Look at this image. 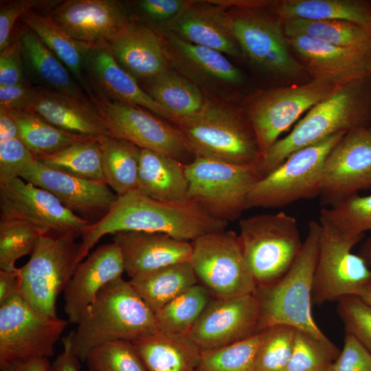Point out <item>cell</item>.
<instances>
[{
	"mask_svg": "<svg viewBox=\"0 0 371 371\" xmlns=\"http://www.w3.org/2000/svg\"><path fill=\"white\" fill-rule=\"evenodd\" d=\"M212 298L201 284L194 285L155 313L157 330L187 337Z\"/></svg>",
	"mask_w": 371,
	"mask_h": 371,
	"instance_id": "cell-39",
	"label": "cell"
},
{
	"mask_svg": "<svg viewBox=\"0 0 371 371\" xmlns=\"http://www.w3.org/2000/svg\"><path fill=\"white\" fill-rule=\"evenodd\" d=\"M59 1L16 0L3 1L0 9V52L7 47L12 41V32L19 19L36 8L50 10Z\"/></svg>",
	"mask_w": 371,
	"mask_h": 371,
	"instance_id": "cell-49",
	"label": "cell"
},
{
	"mask_svg": "<svg viewBox=\"0 0 371 371\" xmlns=\"http://www.w3.org/2000/svg\"><path fill=\"white\" fill-rule=\"evenodd\" d=\"M20 21L34 32L62 61L86 91L83 66L85 55L89 48L68 35L47 14H41L32 10L24 14Z\"/></svg>",
	"mask_w": 371,
	"mask_h": 371,
	"instance_id": "cell-36",
	"label": "cell"
},
{
	"mask_svg": "<svg viewBox=\"0 0 371 371\" xmlns=\"http://www.w3.org/2000/svg\"><path fill=\"white\" fill-rule=\"evenodd\" d=\"M188 181L185 164L171 157L142 149L137 190L161 201L188 200Z\"/></svg>",
	"mask_w": 371,
	"mask_h": 371,
	"instance_id": "cell-29",
	"label": "cell"
},
{
	"mask_svg": "<svg viewBox=\"0 0 371 371\" xmlns=\"http://www.w3.org/2000/svg\"><path fill=\"white\" fill-rule=\"evenodd\" d=\"M228 223L212 217L192 200L161 201L135 190L118 196L106 216L84 229L78 260L82 262L107 234L126 231L159 232L192 242L202 235L225 230Z\"/></svg>",
	"mask_w": 371,
	"mask_h": 371,
	"instance_id": "cell-1",
	"label": "cell"
},
{
	"mask_svg": "<svg viewBox=\"0 0 371 371\" xmlns=\"http://www.w3.org/2000/svg\"><path fill=\"white\" fill-rule=\"evenodd\" d=\"M17 36L25 76L35 86L77 98H89L67 67L34 32L23 25Z\"/></svg>",
	"mask_w": 371,
	"mask_h": 371,
	"instance_id": "cell-28",
	"label": "cell"
},
{
	"mask_svg": "<svg viewBox=\"0 0 371 371\" xmlns=\"http://www.w3.org/2000/svg\"><path fill=\"white\" fill-rule=\"evenodd\" d=\"M340 88L313 79L300 85L267 90L255 98L247 117L256 135L262 157L300 116Z\"/></svg>",
	"mask_w": 371,
	"mask_h": 371,
	"instance_id": "cell-12",
	"label": "cell"
},
{
	"mask_svg": "<svg viewBox=\"0 0 371 371\" xmlns=\"http://www.w3.org/2000/svg\"><path fill=\"white\" fill-rule=\"evenodd\" d=\"M358 254L365 260L371 269V236L361 244Z\"/></svg>",
	"mask_w": 371,
	"mask_h": 371,
	"instance_id": "cell-57",
	"label": "cell"
},
{
	"mask_svg": "<svg viewBox=\"0 0 371 371\" xmlns=\"http://www.w3.org/2000/svg\"><path fill=\"white\" fill-rule=\"evenodd\" d=\"M20 295L18 268L12 271L0 270V306Z\"/></svg>",
	"mask_w": 371,
	"mask_h": 371,
	"instance_id": "cell-55",
	"label": "cell"
},
{
	"mask_svg": "<svg viewBox=\"0 0 371 371\" xmlns=\"http://www.w3.org/2000/svg\"><path fill=\"white\" fill-rule=\"evenodd\" d=\"M62 343L63 350L51 363V371H80V359L72 350L70 333Z\"/></svg>",
	"mask_w": 371,
	"mask_h": 371,
	"instance_id": "cell-54",
	"label": "cell"
},
{
	"mask_svg": "<svg viewBox=\"0 0 371 371\" xmlns=\"http://www.w3.org/2000/svg\"><path fill=\"white\" fill-rule=\"evenodd\" d=\"M168 32L186 42L224 54L239 56L242 54L234 34L232 16L218 5L188 1L168 22Z\"/></svg>",
	"mask_w": 371,
	"mask_h": 371,
	"instance_id": "cell-25",
	"label": "cell"
},
{
	"mask_svg": "<svg viewBox=\"0 0 371 371\" xmlns=\"http://www.w3.org/2000/svg\"><path fill=\"white\" fill-rule=\"evenodd\" d=\"M295 328L276 325L263 330L255 362V371H288Z\"/></svg>",
	"mask_w": 371,
	"mask_h": 371,
	"instance_id": "cell-44",
	"label": "cell"
},
{
	"mask_svg": "<svg viewBox=\"0 0 371 371\" xmlns=\"http://www.w3.org/2000/svg\"><path fill=\"white\" fill-rule=\"evenodd\" d=\"M12 113L19 137L35 159L92 137L60 129L32 111H24Z\"/></svg>",
	"mask_w": 371,
	"mask_h": 371,
	"instance_id": "cell-38",
	"label": "cell"
},
{
	"mask_svg": "<svg viewBox=\"0 0 371 371\" xmlns=\"http://www.w3.org/2000/svg\"><path fill=\"white\" fill-rule=\"evenodd\" d=\"M34 155L19 136L0 140V186L19 177L34 160Z\"/></svg>",
	"mask_w": 371,
	"mask_h": 371,
	"instance_id": "cell-48",
	"label": "cell"
},
{
	"mask_svg": "<svg viewBox=\"0 0 371 371\" xmlns=\"http://www.w3.org/2000/svg\"><path fill=\"white\" fill-rule=\"evenodd\" d=\"M194 157L252 166L262 155L247 118L233 108L207 99L198 113L172 122Z\"/></svg>",
	"mask_w": 371,
	"mask_h": 371,
	"instance_id": "cell-5",
	"label": "cell"
},
{
	"mask_svg": "<svg viewBox=\"0 0 371 371\" xmlns=\"http://www.w3.org/2000/svg\"><path fill=\"white\" fill-rule=\"evenodd\" d=\"M120 249L124 270L130 278L159 268L188 262L192 242L159 232L126 231L113 235Z\"/></svg>",
	"mask_w": 371,
	"mask_h": 371,
	"instance_id": "cell-26",
	"label": "cell"
},
{
	"mask_svg": "<svg viewBox=\"0 0 371 371\" xmlns=\"http://www.w3.org/2000/svg\"><path fill=\"white\" fill-rule=\"evenodd\" d=\"M19 177L49 191L65 207L89 224L106 216L118 198L104 181L86 179L56 170L36 159L21 172Z\"/></svg>",
	"mask_w": 371,
	"mask_h": 371,
	"instance_id": "cell-18",
	"label": "cell"
},
{
	"mask_svg": "<svg viewBox=\"0 0 371 371\" xmlns=\"http://www.w3.org/2000/svg\"><path fill=\"white\" fill-rule=\"evenodd\" d=\"M1 371H51L48 358L32 357L0 364Z\"/></svg>",
	"mask_w": 371,
	"mask_h": 371,
	"instance_id": "cell-56",
	"label": "cell"
},
{
	"mask_svg": "<svg viewBox=\"0 0 371 371\" xmlns=\"http://www.w3.org/2000/svg\"><path fill=\"white\" fill-rule=\"evenodd\" d=\"M41 236L38 230L25 221L0 219V270H16V260L32 254Z\"/></svg>",
	"mask_w": 371,
	"mask_h": 371,
	"instance_id": "cell-42",
	"label": "cell"
},
{
	"mask_svg": "<svg viewBox=\"0 0 371 371\" xmlns=\"http://www.w3.org/2000/svg\"><path fill=\"white\" fill-rule=\"evenodd\" d=\"M106 183L117 195L137 190L142 149L133 143L111 135L99 138Z\"/></svg>",
	"mask_w": 371,
	"mask_h": 371,
	"instance_id": "cell-35",
	"label": "cell"
},
{
	"mask_svg": "<svg viewBox=\"0 0 371 371\" xmlns=\"http://www.w3.org/2000/svg\"><path fill=\"white\" fill-rule=\"evenodd\" d=\"M0 87L14 85L26 76L19 37L12 38L11 43L0 52Z\"/></svg>",
	"mask_w": 371,
	"mask_h": 371,
	"instance_id": "cell-51",
	"label": "cell"
},
{
	"mask_svg": "<svg viewBox=\"0 0 371 371\" xmlns=\"http://www.w3.org/2000/svg\"><path fill=\"white\" fill-rule=\"evenodd\" d=\"M359 296L366 302L371 304V284H369Z\"/></svg>",
	"mask_w": 371,
	"mask_h": 371,
	"instance_id": "cell-58",
	"label": "cell"
},
{
	"mask_svg": "<svg viewBox=\"0 0 371 371\" xmlns=\"http://www.w3.org/2000/svg\"><path fill=\"white\" fill-rule=\"evenodd\" d=\"M340 352L334 344L296 329L288 371H329Z\"/></svg>",
	"mask_w": 371,
	"mask_h": 371,
	"instance_id": "cell-45",
	"label": "cell"
},
{
	"mask_svg": "<svg viewBox=\"0 0 371 371\" xmlns=\"http://www.w3.org/2000/svg\"><path fill=\"white\" fill-rule=\"evenodd\" d=\"M185 170L188 199L212 217L227 223L247 210L248 195L262 177L256 165H237L199 157L185 164Z\"/></svg>",
	"mask_w": 371,
	"mask_h": 371,
	"instance_id": "cell-9",
	"label": "cell"
},
{
	"mask_svg": "<svg viewBox=\"0 0 371 371\" xmlns=\"http://www.w3.org/2000/svg\"><path fill=\"white\" fill-rule=\"evenodd\" d=\"M133 343L148 371H196L201 351L186 336L158 331Z\"/></svg>",
	"mask_w": 371,
	"mask_h": 371,
	"instance_id": "cell-30",
	"label": "cell"
},
{
	"mask_svg": "<svg viewBox=\"0 0 371 371\" xmlns=\"http://www.w3.org/2000/svg\"><path fill=\"white\" fill-rule=\"evenodd\" d=\"M285 36L313 79L342 87L371 78V50L340 47L304 35Z\"/></svg>",
	"mask_w": 371,
	"mask_h": 371,
	"instance_id": "cell-21",
	"label": "cell"
},
{
	"mask_svg": "<svg viewBox=\"0 0 371 371\" xmlns=\"http://www.w3.org/2000/svg\"><path fill=\"white\" fill-rule=\"evenodd\" d=\"M83 74L87 93L91 91L111 101L138 106L170 120L168 112L141 88L105 46L88 49Z\"/></svg>",
	"mask_w": 371,
	"mask_h": 371,
	"instance_id": "cell-22",
	"label": "cell"
},
{
	"mask_svg": "<svg viewBox=\"0 0 371 371\" xmlns=\"http://www.w3.org/2000/svg\"><path fill=\"white\" fill-rule=\"evenodd\" d=\"M329 371H371V353L355 337L346 333L343 348Z\"/></svg>",
	"mask_w": 371,
	"mask_h": 371,
	"instance_id": "cell-50",
	"label": "cell"
},
{
	"mask_svg": "<svg viewBox=\"0 0 371 371\" xmlns=\"http://www.w3.org/2000/svg\"><path fill=\"white\" fill-rule=\"evenodd\" d=\"M285 35H304L344 48L371 50V27L341 20L282 21Z\"/></svg>",
	"mask_w": 371,
	"mask_h": 371,
	"instance_id": "cell-37",
	"label": "cell"
},
{
	"mask_svg": "<svg viewBox=\"0 0 371 371\" xmlns=\"http://www.w3.org/2000/svg\"><path fill=\"white\" fill-rule=\"evenodd\" d=\"M276 16L311 21L341 20L371 27V3L358 0H286L276 3Z\"/></svg>",
	"mask_w": 371,
	"mask_h": 371,
	"instance_id": "cell-33",
	"label": "cell"
},
{
	"mask_svg": "<svg viewBox=\"0 0 371 371\" xmlns=\"http://www.w3.org/2000/svg\"><path fill=\"white\" fill-rule=\"evenodd\" d=\"M104 120L109 135L128 141L180 161L192 153L181 132L138 106L106 100L87 93Z\"/></svg>",
	"mask_w": 371,
	"mask_h": 371,
	"instance_id": "cell-13",
	"label": "cell"
},
{
	"mask_svg": "<svg viewBox=\"0 0 371 371\" xmlns=\"http://www.w3.org/2000/svg\"><path fill=\"white\" fill-rule=\"evenodd\" d=\"M27 111L68 132L92 137L109 135L104 120L89 98H77L37 87Z\"/></svg>",
	"mask_w": 371,
	"mask_h": 371,
	"instance_id": "cell-27",
	"label": "cell"
},
{
	"mask_svg": "<svg viewBox=\"0 0 371 371\" xmlns=\"http://www.w3.org/2000/svg\"><path fill=\"white\" fill-rule=\"evenodd\" d=\"M5 218L25 221L41 235L56 237H81L89 224L51 192L21 177L0 186V219Z\"/></svg>",
	"mask_w": 371,
	"mask_h": 371,
	"instance_id": "cell-15",
	"label": "cell"
},
{
	"mask_svg": "<svg viewBox=\"0 0 371 371\" xmlns=\"http://www.w3.org/2000/svg\"><path fill=\"white\" fill-rule=\"evenodd\" d=\"M85 361L90 371H148L134 346L126 340H115L92 349Z\"/></svg>",
	"mask_w": 371,
	"mask_h": 371,
	"instance_id": "cell-46",
	"label": "cell"
},
{
	"mask_svg": "<svg viewBox=\"0 0 371 371\" xmlns=\"http://www.w3.org/2000/svg\"><path fill=\"white\" fill-rule=\"evenodd\" d=\"M47 14L88 48L106 46L132 20L124 4L115 0L61 1Z\"/></svg>",
	"mask_w": 371,
	"mask_h": 371,
	"instance_id": "cell-20",
	"label": "cell"
},
{
	"mask_svg": "<svg viewBox=\"0 0 371 371\" xmlns=\"http://www.w3.org/2000/svg\"><path fill=\"white\" fill-rule=\"evenodd\" d=\"M158 332L155 313L131 282L118 278L96 295L70 332L74 353L82 361L94 348L108 341H135Z\"/></svg>",
	"mask_w": 371,
	"mask_h": 371,
	"instance_id": "cell-2",
	"label": "cell"
},
{
	"mask_svg": "<svg viewBox=\"0 0 371 371\" xmlns=\"http://www.w3.org/2000/svg\"><path fill=\"white\" fill-rule=\"evenodd\" d=\"M125 272L118 245L99 246L80 262L64 290V310L69 323L77 324L98 293Z\"/></svg>",
	"mask_w": 371,
	"mask_h": 371,
	"instance_id": "cell-23",
	"label": "cell"
},
{
	"mask_svg": "<svg viewBox=\"0 0 371 371\" xmlns=\"http://www.w3.org/2000/svg\"><path fill=\"white\" fill-rule=\"evenodd\" d=\"M36 91L37 87L27 78L14 85L0 87V108L12 112L27 111Z\"/></svg>",
	"mask_w": 371,
	"mask_h": 371,
	"instance_id": "cell-52",
	"label": "cell"
},
{
	"mask_svg": "<svg viewBox=\"0 0 371 371\" xmlns=\"http://www.w3.org/2000/svg\"><path fill=\"white\" fill-rule=\"evenodd\" d=\"M371 188V126L346 133L328 154L319 193L323 207H333Z\"/></svg>",
	"mask_w": 371,
	"mask_h": 371,
	"instance_id": "cell-16",
	"label": "cell"
},
{
	"mask_svg": "<svg viewBox=\"0 0 371 371\" xmlns=\"http://www.w3.org/2000/svg\"><path fill=\"white\" fill-rule=\"evenodd\" d=\"M239 229L244 255L257 287L278 281L302 247L297 219L284 212L242 218Z\"/></svg>",
	"mask_w": 371,
	"mask_h": 371,
	"instance_id": "cell-6",
	"label": "cell"
},
{
	"mask_svg": "<svg viewBox=\"0 0 371 371\" xmlns=\"http://www.w3.org/2000/svg\"><path fill=\"white\" fill-rule=\"evenodd\" d=\"M337 302L346 333L355 337L371 353V304L359 295L345 296Z\"/></svg>",
	"mask_w": 371,
	"mask_h": 371,
	"instance_id": "cell-47",
	"label": "cell"
},
{
	"mask_svg": "<svg viewBox=\"0 0 371 371\" xmlns=\"http://www.w3.org/2000/svg\"><path fill=\"white\" fill-rule=\"evenodd\" d=\"M192 244L190 262L198 281L212 297L228 299L254 293L257 286L235 232H210Z\"/></svg>",
	"mask_w": 371,
	"mask_h": 371,
	"instance_id": "cell-11",
	"label": "cell"
},
{
	"mask_svg": "<svg viewBox=\"0 0 371 371\" xmlns=\"http://www.w3.org/2000/svg\"><path fill=\"white\" fill-rule=\"evenodd\" d=\"M370 99H371V82H370Z\"/></svg>",
	"mask_w": 371,
	"mask_h": 371,
	"instance_id": "cell-59",
	"label": "cell"
},
{
	"mask_svg": "<svg viewBox=\"0 0 371 371\" xmlns=\"http://www.w3.org/2000/svg\"><path fill=\"white\" fill-rule=\"evenodd\" d=\"M69 322L44 317L18 295L0 306V364L49 358Z\"/></svg>",
	"mask_w": 371,
	"mask_h": 371,
	"instance_id": "cell-14",
	"label": "cell"
},
{
	"mask_svg": "<svg viewBox=\"0 0 371 371\" xmlns=\"http://www.w3.org/2000/svg\"><path fill=\"white\" fill-rule=\"evenodd\" d=\"M232 16L240 51L254 65L280 77L302 74L304 67L291 53L280 19L254 12Z\"/></svg>",
	"mask_w": 371,
	"mask_h": 371,
	"instance_id": "cell-17",
	"label": "cell"
},
{
	"mask_svg": "<svg viewBox=\"0 0 371 371\" xmlns=\"http://www.w3.org/2000/svg\"><path fill=\"white\" fill-rule=\"evenodd\" d=\"M346 133H337L291 153L254 186L247 197V210L281 208L319 196L325 159Z\"/></svg>",
	"mask_w": 371,
	"mask_h": 371,
	"instance_id": "cell-7",
	"label": "cell"
},
{
	"mask_svg": "<svg viewBox=\"0 0 371 371\" xmlns=\"http://www.w3.org/2000/svg\"><path fill=\"white\" fill-rule=\"evenodd\" d=\"M321 225L311 221L302 249L289 271L276 283L256 287L258 332L276 325H286L333 344L317 326L312 315V285L316 266Z\"/></svg>",
	"mask_w": 371,
	"mask_h": 371,
	"instance_id": "cell-4",
	"label": "cell"
},
{
	"mask_svg": "<svg viewBox=\"0 0 371 371\" xmlns=\"http://www.w3.org/2000/svg\"><path fill=\"white\" fill-rule=\"evenodd\" d=\"M319 219L345 234L363 236L366 232L371 231V194H357L333 207H322Z\"/></svg>",
	"mask_w": 371,
	"mask_h": 371,
	"instance_id": "cell-43",
	"label": "cell"
},
{
	"mask_svg": "<svg viewBox=\"0 0 371 371\" xmlns=\"http://www.w3.org/2000/svg\"><path fill=\"white\" fill-rule=\"evenodd\" d=\"M105 47L135 79L148 80L170 69L171 57L164 40L133 19Z\"/></svg>",
	"mask_w": 371,
	"mask_h": 371,
	"instance_id": "cell-24",
	"label": "cell"
},
{
	"mask_svg": "<svg viewBox=\"0 0 371 371\" xmlns=\"http://www.w3.org/2000/svg\"><path fill=\"white\" fill-rule=\"evenodd\" d=\"M145 82L144 90L168 112L172 122L198 113L207 101L193 81L171 69Z\"/></svg>",
	"mask_w": 371,
	"mask_h": 371,
	"instance_id": "cell-32",
	"label": "cell"
},
{
	"mask_svg": "<svg viewBox=\"0 0 371 371\" xmlns=\"http://www.w3.org/2000/svg\"><path fill=\"white\" fill-rule=\"evenodd\" d=\"M371 78L340 88L312 107L286 136L278 139L257 164L263 177L293 152L337 133L370 126Z\"/></svg>",
	"mask_w": 371,
	"mask_h": 371,
	"instance_id": "cell-3",
	"label": "cell"
},
{
	"mask_svg": "<svg viewBox=\"0 0 371 371\" xmlns=\"http://www.w3.org/2000/svg\"><path fill=\"white\" fill-rule=\"evenodd\" d=\"M164 41L172 62L182 64L203 78L223 85H237L243 81L240 71L224 54L183 41L168 32Z\"/></svg>",
	"mask_w": 371,
	"mask_h": 371,
	"instance_id": "cell-31",
	"label": "cell"
},
{
	"mask_svg": "<svg viewBox=\"0 0 371 371\" xmlns=\"http://www.w3.org/2000/svg\"><path fill=\"white\" fill-rule=\"evenodd\" d=\"M76 238L73 236H41L29 260L18 268L21 297L44 317H58L57 297L80 263V243Z\"/></svg>",
	"mask_w": 371,
	"mask_h": 371,
	"instance_id": "cell-8",
	"label": "cell"
},
{
	"mask_svg": "<svg viewBox=\"0 0 371 371\" xmlns=\"http://www.w3.org/2000/svg\"><path fill=\"white\" fill-rule=\"evenodd\" d=\"M321 231L312 285V302L321 305L360 295L371 284V269L352 249L363 236L345 234L319 219Z\"/></svg>",
	"mask_w": 371,
	"mask_h": 371,
	"instance_id": "cell-10",
	"label": "cell"
},
{
	"mask_svg": "<svg viewBox=\"0 0 371 371\" xmlns=\"http://www.w3.org/2000/svg\"><path fill=\"white\" fill-rule=\"evenodd\" d=\"M129 281L155 313L199 283L190 261L168 265L130 278Z\"/></svg>",
	"mask_w": 371,
	"mask_h": 371,
	"instance_id": "cell-34",
	"label": "cell"
},
{
	"mask_svg": "<svg viewBox=\"0 0 371 371\" xmlns=\"http://www.w3.org/2000/svg\"><path fill=\"white\" fill-rule=\"evenodd\" d=\"M99 138L91 137L76 142L36 159L56 170L86 179L104 181Z\"/></svg>",
	"mask_w": 371,
	"mask_h": 371,
	"instance_id": "cell-40",
	"label": "cell"
},
{
	"mask_svg": "<svg viewBox=\"0 0 371 371\" xmlns=\"http://www.w3.org/2000/svg\"><path fill=\"white\" fill-rule=\"evenodd\" d=\"M258 304L254 294L212 297L187 337L201 350L244 340L258 332Z\"/></svg>",
	"mask_w": 371,
	"mask_h": 371,
	"instance_id": "cell-19",
	"label": "cell"
},
{
	"mask_svg": "<svg viewBox=\"0 0 371 371\" xmlns=\"http://www.w3.org/2000/svg\"><path fill=\"white\" fill-rule=\"evenodd\" d=\"M263 330L238 342L201 351L196 371H255Z\"/></svg>",
	"mask_w": 371,
	"mask_h": 371,
	"instance_id": "cell-41",
	"label": "cell"
},
{
	"mask_svg": "<svg viewBox=\"0 0 371 371\" xmlns=\"http://www.w3.org/2000/svg\"><path fill=\"white\" fill-rule=\"evenodd\" d=\"M182 0H142L137 4L148 18L155 21H171L187 5Z\"/></svg>",
	"mask_w": 371,
	"mask_h": 371,
	"instance_id": "cell-53",
	"label": "cell"
}]
</instances>
